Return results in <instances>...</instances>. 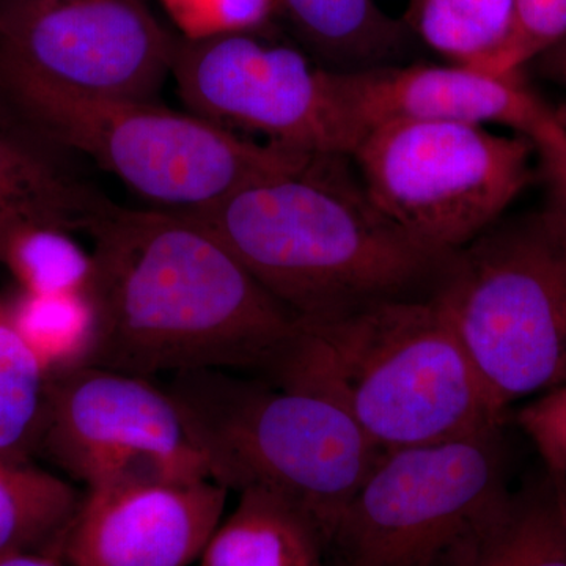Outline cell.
<instances>
[{
    "instance_id": "6da1fadb",
    "label": "cell",
    "mask_w": 566,
    "mask_h": 566,
    "mask_svg": "<svg viewBox=\"0 0 566 566\" xmlns=\"http://www.w3.org/2000/svg\"><path fill=\"white\" fill-rule=\"evenodd\" d=\"M98 337L91 364L144 378L216 370L273 379L303 324L188 211L115 207L88 230Z\"/></svg>"
},
{
    "instance_id": "7a4b0ae2",
    "label": "cell",
    "mask_w": 566,
    "mask_h": 566,
    "mask_svg": "<svg viewBox=\"0 0 566 566\" xmlns=\"http://www.w3.org/2000/svg\"><path fill=\"white\" fill-rule=\"evenodd\" d=\"M348 161V156H312L296 169L188 211L303 324L385 301L431 296L450 259L395 226Z\"/></svg>"
},
{
    "instance_id": "3957f363",
    "label": "cell",
    "mask_w": 566,
    "mask_h": 566,
    "mask_svg": "<svg viewBox=\"0 0 566 566\" xmlns=\"http://www.w3.org/2000/svg\"><path fill=\"white\" fill-rule=\"evenodd\" d=\"M271 382L326 395L385 452L505 427L506 412L433 294L303 324L293 356Z\"/></svg>"
},
{
    "instance_id": "277c9868",
    "label": "cell",
    "mask_w": 566,
    "mask_h": 566,
    "mask_svg": "<svg viewBox=\"0 0 566 566\" xmlns=\"http://www.w3.org/2000/svg\"><path fill=\"white\" fill-rule=\"evenodd\" d=\"M211 479L227 490L277 495L329 543L338 520L385 450L345 409L308 387L199 370L174 375Z\"/></svg>"
},
{
    "instance_id": "5b68a950",
    "label": "cell",
    "mask_w": 566,
    "mask_h": 566,
    "mask_svg": "<svg viewBox=\"0 0 566 566\" xmlns=\"http://www.w3.org/2000/svg\"><path fill=\"white\" fill-rule=\"evenodd\" d=\"M0 104L44 140L82 153L132 191L197 211L312 156L248 139L156 102L95 95L0 73Z\"/></svg>"
},
{
    "instance_id": "8992f818",
    "label": "cell",
    "mask_w": 566,
    "mask_h": 566,
    "mask_svg": "<svg viewBox=\"0 0 566 566\" xmlns=\"http://www.w3.org/2000/svg\"><path fill=\"white\" fill-rule=\"evenodd\" d=\"M433 297L495 405L566 382V203L493 223L450 255Z\"/></svg>"
},
{
    "instance_id": "52a82bcc",
    "label": "cell",
    "mask_w": 566,
    "mask_h": 566,
    "mask_svg": "<svg viewBox=\"0 0 566 566\" xmlns=\"http://www.w3.org/2000/svg\"><path fill=\"white\" fill-rule=\"evenodd\" d=\"M502 431L386 452L338 520L327 564H468L512 497Z\"/></svg>"
},
{
    "instance_id": "ba28073f",
    "label": "cell",
    "mask_w": 566,
    "mask_h": 566,
    "mask_svg": "<svg viewBox=\"0 0 566 566\" xmlns=\"http://www.w3.org/2000/svg\"><path fill=\"white\" fill-rule=\"evenodd\" d=\"M535 150L527 137L486 126L392 120L365 133L349 159L395 226L430 251L452 255L526 189Z\"/></svg>"
},
{
    "instance_id": "9c48e42d",
    "label": "cell",
    "mask_w": 566,
    "mask_h": 566,
    "mask_svg": "<svg viewBox=\"0 0 566 566\" xmlns=\"http://www.w3.org/2000/svg\"><path fill=\"white\" fill-rule=\"evenodd\" d=\"M172 77L192 114L304 155L352 156L333 71L270 31L178 39Z\"/></svg>"
},
{
    "instance_id": "30bf717a",
    "label": "cell",
    "mask_w": 566,
    "mask_h": 566,
    "mask_svg": "<svg viewBox=\"0 0 566 566\" xmlns=\"http://www.w3.org/2000/svg\"><path fill=\"white\" fill-rule=\"evenodd\" d=\"M178 35L151 0H0V73L156 102Z\"/></svg>"
},
{
    "instance_id": "8fae6325",
    "label": "cell",
    "mask_w": 566,
    "mask_h": 566,
    "mask_svg": "<svg viewBox=\"0 0 566 566\" xmlns=\"http://www.w3.org/2000/svg\"><path fill=\"white\" fill-rule=\"evenodd\" d=\"M334 80L356 145L386 122H453L506 126L534 142L546 164L566 158V134L556 111L531 91L523 71L497 74L460 63H398L334 73Z\"/></svg>"
},
{
    "instance_id": "7c38bea8",
    "label": "cell",
    "mask_w": 566,
    "mask_h": 566,
    "mask_svg": "<svg viewBox=\"0 0 566 566\" xmlns=\"http://www.w3.org/2000/svg\"><path fill=\"white\" fill-rule=\"evenodd\" d=\"M145 449L202 453L169 390L98 365L51 376L39 453L88 488L115 461Z\"/></svg>"
},
{
    "instance_id": "4fadbf2b",
    "label": "cell",
    "mask_w": 566,
    "mask_h": 566,
    "mask_svg": "<svg viewBox=\"0 0 566 566\" xmlns=\"http://www.w3.org/2000/svg\"><path fill=\"white\" fill-rule=\"evenodd\" d=\"M227 495L211 479L88 490L61 556L71 566H189L222 523Z\"/></svg>"
},
{
    "instance_id": "5bb4252c",
    "label": "cell",
    "mask_w": 566,
    "mask_h": 566,
    "mask_svg": "<svg viewBox=\"0 0 566 566\" xmlns=\"http://www.w3.org/2000/svg\"><path fill=\"white\" fill-rule=\"evenodd\" d=\"M115 207L76 174L69 153L0 104V218L25 212L88 233Z\"/></svg>"
},
{
    "instance_id": "9a60e30c",
    "label": "cell",
    "mask_w": 566,
    "mask_h": 566,
    "mask_svg": "<svg viewBox=\"0 0 566 566\" xmlns=\"http://www.w3.org/2000/svg\"><path fill=\"white\" fill-rule=\"evenodd\" d=\"M301 48L322 69L356 73L398 65L408 50V24L394 20L374 0H277Z\"/></svg>"
},
{
    "instance_id": "2e32d148",
    "label": "cell",
    "mask_w": 566,
    "mask_h": 566,
    "mask_svg": "<svg viewBox=\"0 0 566 566\" xmlns=\"http://www.w3.org/2000/svg\"><path fill=\"white\" fill-rule=\"evenodd\" d=\"M200 566H327L326 543L314 524L277 495L240 493L216 528Z\"/></svg>"
},
{
    "instance_id": "e0dca14e",
    "label": "cell",
    "mask_w": 566,
    "mask_h": 566,
    "mask_svg": "<svg viewBox=\"0 0 566 566\" xmlns=\"http://www.w3.org/2000/svg\"><path fill=\"white\" fill-rule=\"evenodd\" d=\"M464 566H566V476L545 468L513 491Z\"/></svg>"
},
{
    "instance_id": "ac0fdd59",
    "label": "cell",
    "mask_w": 566,
    "mask_h": 566,
    "mask_svg": "<svg viewBox=\"0 0 566 566\" xmlns=\"http://www.w3.org/2000/svg\"><path fill=\"white\" fill-rule=\"evenodd\" d=\"M82 495L32 464L0 457V556L28 551L61 554Z\"/></svg>"
},
{
    "instance_id": "d6986e66",
    "label": "cell",
    "mask_w": 566,
    "mask_h": 566,
    "mask_svg": "<svg viewBox=\"0 0 566 566\" xmlns=\"http://www.w3.org/2000/svg\"><path fill=\"white\" fill-rule=\"evenodd\" d=\"M73 233L62 223L25 212L0 218V266L9 271L20 292H88L92 251H85Z\"/></svg>"
},
{
    "instance_id": "ffe728a7",
    "label": "cell",
    "mask_w": 566,
    "mask_h": 566,
    "mask_svg": "<svg viewBox=\"0 0 566 566\" xmlns=\"http://www.w3.org/2000/svg\"><path fill=\"white\" fill-rule=\"evenodd\" d=\"M7 303L18 334L48 375L91 364L98 337L91 293L20 292Z\"/></svg>"
},
{
    "instance_id": "44dd1931",
    "label": "cell",
    "mask_w": 566,
    "mask_h": 566,
    "mask_svg": "<svg viewBox=\"0 0 566 566\" xmlns=\"http://www.w3.org/2000/svg\"><path fill=\"white\" fill-rule=\"evenodd\" d=\"M51 376L18 334L0 300V457L32 461L39 453Z\"/></svg>"
},
{
    "instance_id": "7402d4cb",
    "label": "cell",
    "mask_w": 566,
    "mask_h": 566,
    "mask_svg": "<svg viewBox=\"0 0 566 566\" xmlns=\"http://www.w3.org/2000/svg\"><path fill=\"white\" fill-rule=\"evenodd\" d=\"M515 0H412L409 31L450 63L483 69L510 32Z\"/></svg>"
},
{
    "instance_id": "603a6c76",
    "label": "cell",
    "mask_w": 566,
    "mask_h": 566,
    "mask_svg": "<svg viewBox=\"0 0 566 566\" xmlns=\"http://www.w3.org/2000/svg\"><path fill=\"white\" fill-rule=\"evenodd\" d=\"M178 39L199 41L270 31L277 0H158Z\"/></svg>"
},
{
    "instance_id": "cb8c5ba5",
    "label": "cell",
    "mask_w": 566,
    "mask_h": 566,
    "mask_svg": "<svg viewBox=\"0 0 566 566\" xmlns=\"http://www.w3.org/2000/svg\"><path fill=\"white\" fill-rule=\"evenodd\" d=\"M564 40L566 0H515L505 43L482 70L497 74L521 73L527 63Z\"/></svg>"
},
{
    "instance_id": "d4e9b609",
    "label": "cell",
    "mask_w": 566,
    "mask_h": 566,
    "mask_svg": "<svg viewBox=\"0 0 566 566\" xmlns=\"http://www.w3.org/2000/svg\"><path fill=\"white\" fill-rule=\"evenodd\" d=\"M515 420L545 468L566 476V382L521 406Z\"/></svg>"
},
{
    "instance_id": "484cf974",
    "label": "cell",
    "mask_w": 566,
    "mask_h": 566,
    "mask_svg": "<svg viewBox=\"0 0 566 566\" xmlns=\"http://www.w3.org/2000/svg\"><path fill=\"white\" fill-rule=\"evenodd\" d=\"M534 62L539 76L560 85L566 91V40L539 55Z\"/></svg>"
},
{
    "instance_id": "4316f807",
    "label": "cell",
    "mask_w": 566,
    "mask_h": 566,
    "mask_svg": "<svg viewBox=\"0 0 566 566\" xmlns=\"http://www.w3.org/2000/svg\"><path fill=\"white\" fill-rule=\"evenodd\" d=\"M62 556L54 551H28L0 556V566H62Z\"/></svg>"
},
{
    "instance_id": "83f0119b",
    "label": "cell",
    "mask_w": 566,
    "mask_h": 566,
    "mask_svg": "<svg viewBox=\"0 0 566 566\" xmlns=\"http://www.w3.org/2000/svg\"><path fill=\"white\" fill-rule=\"evenodd\" d=\"M547 172L556 185L558 197L566 203V163L557 166V169L554 167V169L547 170Z\"/></svg>"
},
{
    "instance_id": "f1b7e54d",
    "label": "cell",
    "mask_w": 566,
    "mask_h": 566,
    "mask_svg": "<svg viewBox=\"0 0 566 566\" xmlns=\"http://www.w3.org/2000/svg\"><path fill=\"white\" fill-rule=\"evenodd\" d=\"M556 117L558 123H560L562 128H564V132L566 134V102L558 104L556 107Z\"/></svg>"
}]
</instances>
